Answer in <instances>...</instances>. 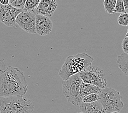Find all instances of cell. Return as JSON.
I'll list each match as a JSON object with an SVG mask.
<instances>
[{"label":"cell","instance_id":"cell-1","mask_svg":"<svg viewBox=\"0 0 128 113\" xmlns=\"http://www.w3.org/2000/svg\"><path fill=\"white\" fill-rule=\"evenodd\" d=\"M28 89L24 72L9 66L0 75V98L24 96Z\"/></svg>","mask_w":128,"mask_h":113},{"label":"cell","instance_id":"cell-2","mask_svg":"<svg viewBox=\"0 0 128 113\" xmlns=\"http://www.w3.org/2000/svg\"><path fill=\"white\" fill-rule=\"evenodd\" d=\"M93 60L94 58L92 56L84 52L70 56L66 59L59 71V76L63 80L68 79L92 66Z\"/></svg>","mask_w":128,"mask_h":113},{"label":"cell","instance_id":"cell-3","mask_svg":"<svg viewBox=\"0 0 128 113\" xmlns=\"http://www.w3.org/2000/svg\"><path fill=\"white\" fill-rule=\"evenodd\" d=\"M32 101L24 96L0 98V113H32Z\"/></svg>","mask_w":128,"mask_h":113},{"label":"cell","instance_id":"cell-4","mask_svg":"<svg viewBox=\"0 0 128 113\" xmlns=\"http://www.w3.org/2000/svg\"><path fill=\"white\" fill-rule=\"evenodd\" d=\"M99 101L105 113L119 112L124 107L120 92L112 88H106L101 90Z\"/></svg>","mask_w":128,"mask_h":113},{"label":"cell","instance_id":"cell-5","mask_svg":"<svg viewBox=\"0 0 128 113\" xmlns=\"http://www.w3.org/2000/svg\"><path fill=\"white\" fill-rule=\"evenodd\" d=\"M82 83V80L78 74L64 80L62 83L64 95L68 102L75 106L80 105L82 102V98L80 94V86Z\"/></svg>","mask_w":128,"mask_h":113},{"label":"cell","instance_id":"cell-6","mask_svg":"<svg viewBox=\"0 0 128 113\" xmlns=\"http://www.w3.org/2000/svg\"><path fill=\"white\" fill-rule=\"evenodd\" d=\"M78 74L84 83L98 86L101 89L107 88V80L104 72L98 66L92 65Z\"/></svg>","mask_w":128,"mask_h":113},{"label":"cell","instance_id":"cell-7","mask_svg":"<svg viewBox=\"0 0 128 113\" xmlns=\"http://www.w3.org/2000/svg\"><path fill=\"white\" fill-rule=\"evenodd\" d=\"M35 17L36 14L34 13L23 10L17 16L16 23L26 32L36 34Z\"/></svg>","mask_w":128,"mask_h":113},{"label":"cell","instance_id":"cell-8","mask_svg":"<svg viewBox=\"0 0 128 113\" xmlns=\"http://www.w3.org/2000/svg\"><path fill=\"white\" fill-rule=\"evenodd\" d=\"M22 11L10 5H3L0 4V21L8 27H13L16 25L17 16Z\"/></svg>","mask_w":128,"mask_h":113},{"label":"cell","instance_id":"cell-9","mask_svg":"<svg viewBox=\"0 0 128 113\" xmlns=\"http://www.w3.org/2000/svg\"><path fill=\"white\" fill-rule=\"evenodd\" d=\"M35 25L36 33L40 36H46L52 32L53 24L49 17L36 15Z\"/></svg>","mask_w":128,"mask_h":113},{"label":"cell","instance_id":"cell-10","mask_svg":"<svg viewBox=\"0 0 128 113\" xmlns=\"http://www.w3.org/2000/svg\"><path fill=\"white\" fill-rule=\"evenodd\" d=\"M58 5L55 0H42L34 11V14L49 17L53 15Z\"/></svg>","mask_w":128,"mask_h":113},{"label":"cell","instance_id":"cell-11","mask_svg":"<svg viewBox=\"0 0 128 113\" xmlns=\"http://www.w3.org/2000/svg\"><path fill=\"white\" fill-rule=\"evenodd\" d=\"M80 108L82 113H105L99 101L92 103L82 102Z\"/></svg>","mask_w":128,"mask_h":113},{"label":"cell","instance_id":"cell-12","mask_svg":"<svg viewBox=\"0 0 128 113\" xmlns=\"http://www.w3.org/2000/svg\"><path fill=\"white\" fill-rule=\"evenodd\" d=\"M101 90L98 86L82 82L80 86V94L82 99L86 96L92 94H99Z\"/></svg>","mask_w":128,"mask_h":113},{"label":"cell","instance_id":"cell-13","mask_svg":"<svg viewBox=\"0 0 128 113\" xmlns=\"http://www.w3.org/2000/svg\"><path fill=\"white\" fill-rule=\"evenodd\" d=\"M117 63L119 68L126 76L128 77V54L123 53L118 56Z\"/></svg>","mask_w":128,"mask_h":113},{"label":"cell","instance_id":"cell-14","mask_svg":"<svg viewBox=\"0 0 128 113\" xmlns=\"http://www.w3.org/2000/svg\"><path fill=\"white\" fill-rule=\"evenodd\" d=\"M40 0H27L26 1L24 11L34 13V11L38 5Z\"/></svg>","mask_w":128,"mask_h":113},{"label":"cell","instance_id":"cell-15","mask_svg":"<svg viewBox=\"0 0 128 113\" xmlns=\"http://www.w3.org/2000/svg\"><path fill=\"white\" fill-rule=\"evenodd\" d=\"M116 2H117V0H105L104 1V7L107 13L110 14L114 13Z\"/></svg>","mask_w":128,"mask_h":113},{"label":"cell","instance_id":"cell-16","mask_svg":"<svg viewBox=\"0 0 128 113\" xmlns=\"http://www.w3.org/2000/svg\"><path fill=\"white\" fill-rule=\"evenodd\" d=\"M25 3V0H16V1L13 0V1H10V5L16 9L24 10Z\"/></svg>","mask_w":128,"mask_h":113},{"label":"cell","instance_id":"cell-17","mask_svg":"<svg viewBox=\"0 0 128 113\" xmlns=\"http://www.w3.org/2000/svg\"><path fill=\"white\" fill-rule=\"evenodd\" d=\"M98 101H99V96L97 94L89 95L82 99V102L84 103H92Z\"/></svg>","mask_w":128,"mask_h":113},{"label":"cell","instance_id":"cell-18","mask_svg":"<svg viewBox=\"0 0 128 113\" xmlns=\"http://www.w3.org/2000/svg\"><path fill=\"white\" fill-rule=\"evenodd\" d=\"M118 24L123 26H128V13L120 14L118 18Z\"/></svg>","mask_w":128,"mask_h":113},{"label":"cell","instance_id":"cell-19","mask_svg":"<svg viewBox=\"0 0 128 113\" xmlns=\"http://www.w3.org/2000/svg\"><path fill=\"white\" fill-rule=\"evenodd\" d=\"M126 9H125L123 0H117L116 5L114 9V13H126Z\"/></svg>","mask_w":128,"mask_h":113},{"label":"cell","instance_id":"cell-20","mask_svg":"<svg viewBox=\"0 0 128 113\" xmlns=\"http://www.w3.org/2000/svg\"><path fill=\"white\" fill-rule=\"evenodd\" d=\"M122 49L124 51V53L128 54V38L126 37L123 39L122 43Z\"/></svg>","mask_w":128,"mask_h":113},{"label":"cell","instance_id":"cell-21","mask_svg":"<svg viewBox=\"0 0 128 113\" xmlns=\"http://www.w3.org/2000/svg\"><path fill=\"white\" fill-rule=\"evenodd\" d=\"M6 68V67L5 63L4 60L0 59V75L4 72V71L5 70Z\"/></svg>","mask_w":128,"mask_h":113},{"label":"cell","instance_id":"cell-22","mask_svg":"<svg viewBox=\"0 0 128 113\" xmlns=\"http://www.w3.org/2000/svg\"><path fill=\"white\" fill-rule=\"evenodd\" d=\"M0 4L3 5H10V0H0Z\"/></svg>","mask_w":128,"mask_h":113},{"label":"cell","instance_id":"cell-23","mask_svg":"<svg viewBox=\"0 0 128 113\" xmlns=\"http://www.w3.org/2000/svg\"><path fill=\"white\" fill-rule=\"evenodd\" d=\"M123 4L125 9H128V0H123Z\"/></svg>","mask_w":128,"mask_h":113},{"label":"cell","instance_id":"cell-24","mask_svg":"<svg viewBox=\"0 0 128 113\" xmlns=\"http://www.w3.org/2000/svg\"><path fill=\"white\" fill-rule=\"evenodd\" d=\"M126 37H128V32L126 33Z\"/></svg>","mask_w":128,"mask_h":113},{"label":"cell","instance_id":"cell-25","mask_svg":"<svg viewBox=\"0 0 128 113\" xmlns=\"http://www.w3.org/2000/svg\"><path fill=\"white\" fill-rule=\"evenodd\" d=\"M119 113V112H113V113Z\"/></svg>","mask_w":128,"mask_h":113},{"label":"cell","instance_id":"cell-26","mask_svg":"<svg viewBox=\"0 0 128 113\" xmlns=\"http://www.w3.org/2000/svg\"></svg>","mask_w":128,"mask_h":113},{"label":"cell","instance_id":"cell-27","mask_svg":"<svg viewBox=\"0 0 128 113\" xmlns=\"http://www.w3.org/2000/svg\"></svg>","mask_w":128,"mask_h":113}]
</instances>
